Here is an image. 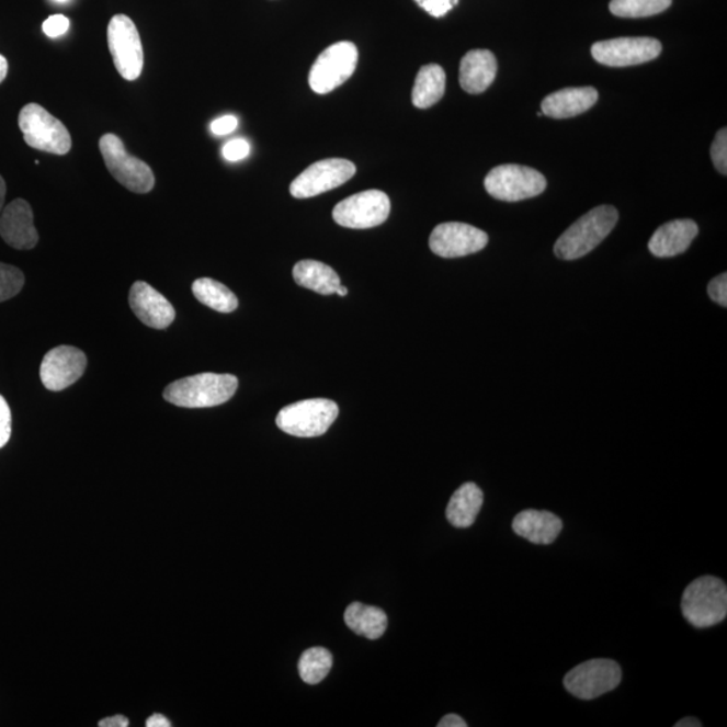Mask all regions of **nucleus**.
I'll use <instances>...</instances> for the list:
<instances>
[{
  "mask_svg": "<svg viewBox=\"0 0 727 727\" xmlns=\"http://www.w3.org/2000/svg\"><path fill=\"white\" fill-rule=\"evenodd\" d=\"M238 377L208 372L169 384L163 398L183 409H208L227 404L238 391Z\"/></svg>",
  "mask_w": 727,
  "mask_h": 727,
  "instance_id": "f257e3e1",
  "label": "nucleus"
},
{
  "mask_svg": "<svg viewBox=\"0 0 727 727\" xmlns=\"http://www.w3.org/2000/svg\"><path fill=\"white\" fill-rule=\"evenodd\" d=\"M618 221L614 206L601 205L582 216L555 242L554 252L561 260L587 257L604 241Z\"/></svg>",
  "mask_w": 727,
  "mask_h": 727,
  "instance_id": "f03ea898",
  "label": "nucleus"
},
{
  "mask_svg": "<svg viewBox=\"0 0 727 727\" xmlns=\"http://www.w3.org/2000/svg\"><path fill=\"white\" fill-rule=\"evenodd\" d=\"M682 613L695 628H711L727 614V588L723 579L705 576L691 582L682 597Z\"/></svg>",
  "mask_w": 727,
  "mask_h": 727,
  "instance_id": "7ed1b4c3",
  "label": "nucleus"
},
{
  "mask_svg": "<svg viewBox=\"0 0 727 727\" xmlns=\"http://www.w3.org/2000/svg\"><path fill=\"white\" fill-rule=\"evenodd\" d=\"M23 139L32 149L65 156L72 149V138L63 122L44 106L35 103L23 106L18 117Z\"/></svg>",
  "mask_w": 727,
  "mask_h": 727,
  "instance_id": "20e7f679",
  "label": "nucleus"
},
{
  "mask_svg": "<svg viewBox=\"0 0 727 727\" xmlns=\"http://www.w3.org/2000/svg\"><path fill=\"white\" fill-rule=\"evenodd\" d=\"M339 417V406L329 399H307L283 407L276 425L286 434L299 439L323 435Z\"/></svg>",
  "mask_w": 727,
  "mask_h": 727,
  "instance_id": "39448f33",
  "label": "nucleus"
},
{
  "mask_svg": "<svg viewBox=\"0 0 727 727\" xmlns=\"http://www.w3.org/2000/svg\"><path fill=\"white\" fill-rule=\"evenodd\" d=\"M106 169L129 192L146 194L156 185L152 170L139 158L132 156L115 134H105L99 141Z\"/></svg>",
  "mask_w": 727,
  "mask_h": 727,
  "instance_id": "423d86ee",
  "label": "nucleus"
},
{
  "mask_svg": "<svg viewBox=\"0 0 727 727\" xmlns=\"http://www.w3.org/2000/svg\"><path fill=\"white\" fill-rule=\"evenodd\" d=\"M484 186L496 200L518 203L539 196L546 191L547 181L546 177L535 169L520 164H501L489 171Z\"/></svg>",
  "mask_w": 727,
  "mask_h": 727,
  "instance_id": "0eeeda50",
  "label": "nucleus"
},
{
  "mask_svg": "<svg viewBox=\"0 0 727 727\" xmlns=\"http://www.w3.org/2000/svg\"><path fill=\"white\" fill-rule=\"evenodd\" d=\"M359 63L356 45L342 41L318 56L309 73V86L318 94L333 92L351 79Z\"/></svg>",
  "mask_w": 727,
  "mask_h": 727,
  "instance_id": "6e6552de",
  "label": "nucleus"
},
{
  "mask_svg": "<svg viewBox=\"0 0 727 727\" xmlns=\"http://www.w3.org/2000/svg\"><path fill=\"white\" fill-rule=\"evenodd\" d=\"M106 37L117 72L124 80H138L144 70L145 55L138 29L132 18L123 14L112 16Z\"/></svg>",
  "mask_w": 727,
  "mask_h": 727,
  "instance_id": "1a4fd4ad",
  "label": "nucleus"
},
{
  "mask_svg": "<svg viewBox=\"0 0 727 727\" xmlns=\"http://www.w3.org/2000/svg\"><path fill=\"white\" fill-rule=\"evenodd\" d=\"M622 667L611 659H593L572 668L565 677V688L579 700L591 701L611 693L622 683Z\"/></svg>",
  "mask_w": 727,
  "mask_h": 727,
  "instance_id": "9d476101",
  "label": "nucleus"
},
{
  "mask_svg": "<svg viewBox=\"0 0 727 727\" xmlns=\"http://www.w3.org/2000/svg\"><path fill=\"white\" fill-rule=\"evenodd\" d=\"M391 212V201L382 191H366L336 205L333 218L341 227L368 229L382 226Z\"/></svg>",
  "mask_w": 727,
  "mask_h": 727,
  "instance_id": "9b49d317",
  "label": "nucleus"
},
{
  "mask_svg": "<svg viewBox=\"0 0 727 727\" xmlns=\"http://www.w3.org/2000/svg\"><path fill=\"white\" fill-rule=\"evenodd\" d=\"M354 174L356 167L348 159H323L300 173L289 185V193L300 200L316 197L344 185Z\"/></svg>",
  "mask_w": 727,
  "mask_h": 727,
  "instance_id": "f8f14e48",
  "label": "nucleus"
},
{
  "mask_svg": "<svg viewBox=\"0 0 727 727\" xmlns=\"http://www.w3.org/2000/svg\"><path fill=\"white\" fill-rule=\"evenodd\" d=\"M661 44L649 37H626L600 41L591 46L597 63L612 68L635 67L658 58Z\"/></svg>",
  "mask_w": 727,
  "mask_h": 727,
  "instance_id": "ddd939ff",
  "label": "nucleus"
},
{
  "mask_svg": "<svg viewBox=\"0 0 727 727\" xmlns=\"http://www.w3.org/2000/svg\"><path fill=\"white\" fill-rule=\"evenodd\" d=\"M484 230L464 223H443L430 236V250L441 258L453 259L480 252L488 245Z\"/></svg>",
  "mask_w": 727,
  "mask_h": 727,
  "instance_id": "4468645a",
  "label": "nucleus"
},
{
  "mask_svg": "<svg viewBox=\"0 0 727 727\" xmlns=\"http://www.w3.org/2000/svg\"><path fill=\"white\" fill-rule=\"evenodd\" d=\"M86 368L84 352L75 347H57L45 354L39 370L41 382L49 391H63L79 380Z\"/></svg>",
  "mask_w": 727,
  "mask_h": 727,
  "instance_id": "2eb2a0df",
  "label": "nucleus"
},
{
  "mask_svg": "<svg viewBox=\"0 0 727 727\" xmlns=\"http://www.w3.org/2000/svg\"><path fill=\"white\" fill-rule=\"evenodd\" d=\"M0 236L15 250H33L38 245L33 209L27 201L18 198L5 206L0 215Z\"/></svg>",
  "mask_w": 727,
  "mask_h": 727,
  "instance_id": "dca6fc26",
  "label": "nucleus"
},
{
  "mask_svg": "<svg viewBox=\"0 0 727 727\" xmlns=\"http://www.w3.org/2000/svg\"><path fill=\"white\" fill-rule=\"evenodd\" d=\"M129 306L146 327L152 329H167L175 319L173 305L149 283H134L129 292Z\"/></svg>",
  "mask_w": 727,
  "mask_h": 727,
  "instance_id": "f3484780",
  "label": "nucleus"
},
{
  "mask_svg": "<svg viewBox=\"0 0 727 727\" xmlns=\"http://www.w3.org/2000/svg\"><path fill=\"white\" fill-rule=\"evenodd\" d=\"M498 75V61L492 52L476 49L466 53L459 65V84L470 94L488 90Z\"/></svg>",
  "mask_w": 727,
  "mask_h": 727,
  "instance_id": "a211bd4d",
  "label": "nucleus"
},
{
  "mask_svg": "<svg viewBox=\"0 0 727 727\" xmlns=\"http://www.w3.org/2000/svg\"><path fill=\"white\" fill-rule=\"evenodd\" d=\"M597 100L599 92L593 87L565 88L543 100L542 114L553 120H567L589 111Z\"/></svg>",
  "mask_w": 727,
  "mask_h": 727,
  "instance_id": "6ab92c4d",
  "label": "nucleus"
},
{
  "mask_svg": "<svg viewBox=\"0 0 727 727\" xmlns=\"http://www.w3.org/2000/svg\"><path fill=\"white\" fill-rule=\"evenodd\" d=\"M700 228L693 220H673L661 226L648 242L649 251L658 258H673L689 250Z\"/></svg>",
  "mask_w": 727,
  "mask_h": 727,
  "instance_id": "aec40b11",
  "label": "nucleus"
},
{
  "mask_svg": "<svg viewBox=\"0 0 727 727\" xmlns=\"http://www.w3.org/2000/svg\"><path fill=\"white\" fill-rule=\"evenodd\" d=\"M512 529L515 534L524 537L534 545H552L559 536L564 523L547 511L527 510L520 512L513 519Z\"/></svg>",
  "mask_w": 727,
  "mask_h": 727,
  "instance_id": "412c9836",
  "label": "nucleus"
},
{
  "mask_svg": "<svg viewBox=\"0 0 727 727\" xmlns=\"http://www.w3.org/2000/svg\"><path fill=\"white\" fill-rule=\"evenodd\" d=\"M484 502V493L475 482H466L455 490L446 508L448 523L457 529L475 524Z\"/></svg>",
  "mask_w": 727,
  "mask_h": 727,
  "instance_id": "4be33fe9",
  "label": "nucleus"
},
{
  "mask_svg": "<svg viewBox=\"0 0 727 727\" xmlns=\"http://www.w3.org/2000/svg\"><path fill=\"white\" fill-rule=\"evenodd\" d=\"M293 276L299 286L322 295L336 294L341 286L339 274L328 264L316 260H303L295 264Z\"/></svg>",
  "mask_w": 727,
  "mask_h": 727,
  "instance_id": "5701e85b",
  "label": "nucleus"
},
{
  "mask_svg": "<svg viewBox=\"0 0 727 727\" xmlns=\"http://www.w3.org/2000/svg\"><path fill=\"white\" fill-rule=\"evenodd\" d=\"M345 624L354 634L376 640L386 634L388 618L382 609L353 602L347 607L344 614Z\"/></svg>",
  "mask_w": 727,
  "mask_h": 727,
  "instance_id": "b1692460",
  "label": "nucleus"
},
{
  "mask_svg": "<svg viewBox=\"0 0 727 727\" xmlns=\"http://www.w3.org/2000/svg\"><path fill=\"white\" fill-rule=\"evenodd\" d=\"M446 73L440 65L430 64L419 70L412 90V104L417 109H430L445 94Z\"/></svg>",
  "mask_w": 727,
  "mask_h": 727,
  "instance_id": "393cba45",
  "label": "nucleus"
},
{
  "mask_svg": "<svg viewBox=\"0 0 727 727\" xmlns=\"http://www.w3.org/2000/svg\"><path fill=\"white\" fill-rule=\"evenodd\" d=\"M194 297L201 304L211 307L218 313H232L238 309L239 300L223 283L213 281L211 277H200L192 286Z\"/></svg>",
  "mask_w": 727,
  "mask_h": 727,
  "instance_id": "a878e982",
  "label": "nucleus"
},
{
  "mask_svg": "<svg viewBox=\"0 0 727 727\" xmlns=\"http://www.w3.org/2000/svg\"><path fill=\"white\" fill-rule=\"evenodd\" d=\"M332 654L322 647L307 649L300 656L298 671L300 679L307 684H318L332 670Z\"/></svg>",
  "mask_w": 727,
  "mask_h": 727,
  "instance_id": "bb28decb",
  "label": "nucleus"
},
{
  "mask_svg": "<svg viewBox=\"0 0 727 727\" xmlns=\"http://www.w3.org/2000/svg\"><path fill=\"white\" fill-rule=\"evenodd\" d=\"M672 0H612L611 13L620 18H646L663 13Z\"/></svg>",
  "mask_w": 727,
  "mask_h": 727,
  "instance_id": "cd10ccee",
  "label": "nucleus"
},
{
  "mask_svg": "<svg viewBox=\"0 0 727 727\" xmlns=\"http://www.w3.org/2000/svg\"><path fill=\"white\" fill-rule=\"evenodd\" d=\"M25 285V275L14 265L0 263V303L14 298Z\"/></svg>",
  "mask_w": 727,
  "mask_h": 727,
  "instance_id": "c85d7f7f",
  "label": "nucleus"
},
{
  "mask_svg": "<svg viewBox=\"0 0 727 727\" xmlns=\"http://www.w3.org/2000/svg\"><path fill=\"white\" fill-rule=\"evenodd\" d=\"M712 159L715 168L720 174H727V132L726 128L718 132L712 145Z\"/></svg>",
  "mask_w": 727,
  "mask_h": 727,
  "instance_id": "c756f323",
  "label": "nucleus"
},
{
  "mask_svg": "<svg viewBox=\"0 0 727 727\" xmlns=\"http://www.w3.org/2000/svg\"><path fill=\"white\" fill-rule=\"evenodd\" d=\"M416 2L431 16L442 18L452 11L459 0H416Z\"/></svg>",
  "mask_w": 727,
  "mask_h": 727,
  "instance_id": "7c9ffc66",
  "label": "nucleus"
},
{
  "mask_svg": "<svg viewBox=\"0 0 727 727\" xmlns=\"http://www.w3.org/2000/svg\"><path fill=\"white\" fill-rule=\"evenodd\" d=\"M250 151V144L246 139H234L224 146L223 156L229 162H238L247 158Z\"/></svg>",
  "mask_w": 727,
  "mask_h": 727,
  "instance_id": "2f4dec72",
  "label": "nucleus"
},
{
  "mask_svg": "<svg viewBox=\"0 0 727 727\" xmlns=\"http://www.w3.org/2000/svg\"><path fill=\"white\" fill-rule=\"evenodd\" d=\"M70 22L67 16L57 14L47 18L44 22L43 31L50 38L61 37L69 31Z\"/></svg>",
  "mask_w": 727,
  "mask_h": 727,
  "instance_id": "473e14b6",
  "label": "nucleus"
},
{
  "mask_svg": "<svg viewBox=\"0 0 727 727\" xmlns=\"http://www.w3.org/2000/svg\"><path fill=\"white\" fill-rule=\"evenodd\" d=\"M708 297L715 304L726 307L727 306V274H720L708 283L707 287Z\"/></svg>",
  "mask_w": 727,
  "mask_h": 727,
  "instance_id": "72a5a7b5",
  "label": "nucleus"
},
{
  "mask_svg": "<svg viewBox=\"0 0 727 727\" xmlns=\"http://www.w3.org/2000/svg\"><path fill=\"white\" fill-rule=\"evenodd\" d=\"M11 436V410L8 401L0 395V448L8 445Z\"/></svg>",
  "mask_w": 727,
  "mask_h": 727,
  "instance_id": "f704fd0d",
  "label": "nucleus"
},
{
  "mask_svg": "<svg viewBox=\"0 0 727 727\" xmlns=\"http://www.w3.org/2000/svg\"><path fill=\"white\" fill-rule=\"evenodd\" d=\"M238 117H235L232 115H227L223 117H218L215 122L211 124V129L212 133L216 135V137H224V135H228L230 133H234L236 128H238Z\"/></svg>",
  "mask_w": 727,
  "mask_h": 727,
  "instance_id": "c9c22d12",
  "label": "nucleus"
},
{
  "mask_svg": "<svg viewBox=\"0 0 727 727\" xmlns=\"http://www.w3.org/2000/svg\"><path fill=\"white\" fill-rule=\"evenodd\" d=\"M466 726H468V724H466L465 720L461 718L459 715L457 714H447L439 723V727H466Z\"/></svg>",
  "mask_w": 727,
  "mask_h": 727,
  "instance_id": "e433bc0d",
  "label": "nucleus"
},
{
  "mask_svg": "<svg viewBox=\"0 0 727 727\" xmlns=\"http://www.w3.org/2000/svg\"><path fill=\"white\" fill-rule=\"evenodd\" d=\"M129 725L128 718L124 715H115V717H110L100 720V727H127Z\"/></svg>",
  "mask_w": 727,
  "mask_h": 727,
  "instance_id": "4c0bfd02",
  "label": "nucleus"
},
{
  "mask_svg": "<svg viewBox=\"0 0 727 727\" xmlns=\"http://www.w3.org/2000/svg\"><path fill=\"white\" fill-rule=\"evenodd\" d=\"M147 727H170V720L167 717H163L162 714H154L149 719L146 720Z\"/></svg>",
  "mask_w": 727,
  "mask_h": 727,
  "instance_id": "58836bf2",
  "label": "nucleus"
},
{
  "mask_svg": "<svg viewBox=\"0 0 727 727\" xmlns=\"http://www.w3.org/2000/svg\"><path fill=\"white\" fill-rule=\"evenodd\" d=\"M675 727H702V723L696 718H684L675 724Z\"/></svg>",
  "mask_w": 727,
  "mask_h": 727,
  "instance_id": "ea45409f",
  "label": "nucleus"
},
{
  "mask_svg": "<svg viewBox=\"0 0 727 727\" xmlns=\"http://www.w3.org/2000/svg\"><path fill=\"white\" fill-rule=\"evenodd\" d=\"M9 73V63L5 57L0 55V84L4 81Z\"/></svg>",
  "mask_w": 727,
  "mask_h": 727,
  "instance_id": "a19ab883",
  "label": "nucleus"
},
{
  "mask_svg": "<svg viewBox=\"0 0 727 727\" xmlns=\"http://www.w3.org/2000/svg\"><path fill=\"white\" fill-rule=\"evenodd\" d=\"M4 200H5V182L3 180V177L0 175V215H2V212L4 209Z\"/></svg>",
  "mask_w": 727,
  "mask_h": 727,
  "instance_id": "79ce46f5",
  "label": "nucleus"
},
{
  "mask_svg": "<svg viewBox=\"0 0 727 727\" xmlns=\"http://www.w3.org/2000/svg\"><path fill=\"white\" fill-rule=\"evenodd\" d=\"M336 294H339L340 297H347V295H348V288L344 287V286H340L339 288H337Z\"/></svg>",
  "mask_w": 727,
  "mask_h": 727,
  "instance_id": "37998d69",
  "label": "nucleus"
},
{
  "mask_svg": "<svg viewBox=\"0 0 727 727\" xmlns=\"http://www.w3.org/2000/svg\"><path fill=\"white\" fill-rule=\"evenodd\" d=\"M55 2H57V3H65V2H68V0H55Z\"/></svg>",
  "mask_w": 727,
  "mask_h": 727,
  "instance_id": "c03bdc74",
  "label": "nucleus"
}]
</instances>
